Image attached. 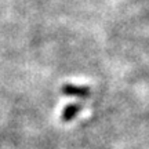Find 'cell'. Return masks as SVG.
<instances>
[{
  "instance_id": "obj_1",
  "label": "cell",
  "mask_w": 149,
  "mask_h": 149,
  "mask_svg": "<svg viewBox=\"0 0 149 149\" xmlns=\"http://www.w3.org/2000/svg\"><path fill=\"white\" fill-rule=\"evenodd\" d=\"M61 93L68 97H77V98H88L90 97V88L81 87V86L65 84L61 88Z\"/></svg>"
},
{
  "instance_id": "obj_2",
  "label": "cell",
  "mask_w": 149,
  "mask_h": 149,
  "mask_svg": "<svg viewBox=\"0 0 149 149\" xmlns=\"http://www.w3.org/2000/svg\"><path fill=\"white\" fill-rule=\"evenodd\" d=\"M81 111V105L80 104H69L62 109L61 112V120L62 122H72L74 117L77 116V113Z\"/></svg>"
}]
</instances>
